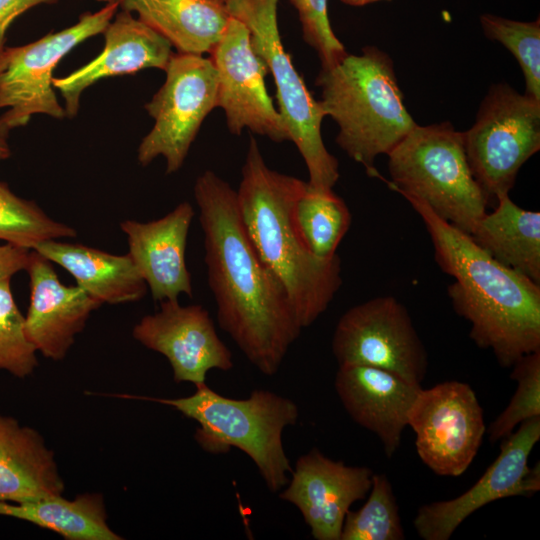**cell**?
Listing matches in <instances>:
<instances>
[{"mask_svg":"<svg viewBox=\"0 0 540 540\" xmlns=\"http://www.w3.org/2000/svg\"><path fill=\"white\" fill-rule=\"evenodd\" d=\"M194 198L218 324L252 365L273 376L303 329L289 296L255 250L236 190L206 170L195 181Z\"/></svg>","mask_w":540,"mask_h":540,"instance_id":"obj_1","label":"cell"},{"mask_svg":"<svg viewBox=\"0 0 540 540\" xmlns=\"http://www.w3.org/2000/svg\"><path fill=\"white\" fill-rule=\"evenodd\" d=\"M403 197L426 226L436 263L454 278L448 296L475 344L491 349L504 368L540 350V284L496 261L424 202Z\"/></svg>","mask_w":540,"mask_h":540,"instance_id":"obj_2","label":"cell"},{"mask_svg":"<svg viewBox=\"0 0 540 540\" xmlns=\"http://www.w3.org/2000/svg\"><path fill=\"white\" fill-rule=\"evenodd\" d=\"M307 182L269 168L250 137L236 190L246 232L259 257L285 288L302 328L328 308L342 284L341 261L316 257L295 221V206Z\"/></svg>","mask_w":540,"mask_h":540,"instance_id":"obj_3","label":"cell"},{"mask_svg":"<svg viewBox=\"0 0 540 540\" xmlns=\"http://www.w3.org/2000/svg\"><path fill=\"white\" fill-rule=\"evenodd\" d=\"M323 111L338 125L336 143L367 174L378 177L375 159L388 155L417 125L407 111L391 58L373 46L347 53L321 69Z\"/></svg>","mask_w":540,"mask_h":540,"instance_id":"obj_4","label":"cell"},{"mask_svg":"<svg viewBox=\"0 0 540 540\" xmlns=\"http://www.w3.org/2000/svg\"><path fill=\"white\" fill-rule=\"evenodd\" d=\"M195 387L192 395L180 398L117 396L173 407L199 424L195 440L204 450L213 454L225 453L231 447L241 450L256 465L271 492L282 490L292 471L282 434L299 418L296 403L263 389L253 390L246 399H234L218 394L206 382Z\"/></svg>","mask_w":540,"mask_h":540,"instance_id":"obj_5","label":"cell"},{"mask_svg":"<svg viewBox=\"0 0 540 540\" xmlns=\"http://www.w3.org/2000/svg\"><path fill=\"white\" fill-rule=\"evenodd\" d=\"M391 180L377 178L401 196L424 202L437 216L471 234L488 199L470 170L463 132L449 122L416 125L388 154Z\"/></svg>","mask_w":540,"mask_h":540,"instance_id":"obj_6","label":"cell"},{"mask_svg":"<svg viewBox=\"0 0 540 540\" xmlns=\"http://www.w3.org/2000/svg\"><path fill=\"white\" fill-rule=\"evenodd\" d=\"M231 16L248 28L252 47L273 77L281 114L289 135L316 189H333L339 179L337 159L327 150L321 135L326 116L320 101L308 90L285 51L278 28V0H228Z\"/></svg>","mask_w":540,"mask_h":540,"instance_id":"obj_7","label":"cell"},{"mask_svg":"<svg viewBox=\"0 0 540 540\" xmlns=\"http://www.w3.org/2000/svg\"><path fill=\"white\" fill-rule=\"evenodd\" d=\"M472 175L488 201L509 194L522 165L540 149V101L493 85L463 132Z\"/></svg>","mask_w":540,"mask_h":540,"instance_id":"obj_8","label":"cell"},{"mask_svg":"<svg viewBox=\"0 0 540 540\" xmlns=\"http://www.w3.org/2000/svg\"><path fill=\"white\" fill-rule=\"evenodd\" d=\"M166 79L145 105L154 126L142 139L138 162L150 164L162 156L166 173L184 164L204 119L218 107V73L212 59L203 55L173 53L164 70Z\"/></svg>","mask_w":540,"mask_h":540,"instance_id":"obj_9","label":"cell"},{"mask_svg":"<svg viewBox=\"0 0 540 540\" xmlns=\"http://www.w3.org/2000/svg\"><path fill=\"white\" fill-rule=\"evenodd\" d=\"M119 4L108 2L95 13L57 33L18 47H6L0 65V117L11 130L26 125L34 114L66 116L53 90V71L60 60L86 39L103 33Z\"/></svg>","mask_w":540,"mask_h":540,"instance_id":"obj_10","label":"cell"},{"mask_svg":"<svg viewBox=\"0 0 540 540\" xmlns=\"http://www.w3.org/2000/svg\"><path fill=\"white\" fill-rule=\"evenodd\" d=\"M339 366H371L421 386L428 355L406 307L391 295L379 296L348 309L332 338Z\"/></svg>","mask_w":540,"mask_h":540,"instance_id":"obj_11","label":"cell"},{"mask_svg":"<svg viewBox=\"0 0 540 540\" xmlns=\"http://www.w3.org/2000/svg\"><path fill=\"white\" fill-rule=\"evenodd\" d=\"M407 426L416 451L435 474L457 477L473 462L486 433L482 407L464 382L446 381L418 392Z\"/></svg>","mask_w":540,"mask_h":540,"instance_id":"obj_12","label":"cell"},{"mask_svg":"<svg viewBox=\"0 0 540 540\" xmlns=\"http://www.w3.org/2000/svg\"><path fill=\"white\" fill-rule=\"evenodd\" d=\"M540 439V416L520 424L502 440L498 457L479 480L463 494L422 505L413 520L424 540H448L459 525L483 506L507 497H530L540 489V465L528 466Z\"/></svg>","mask_w":540,"mask_h":540,"instance_id":"obj_13","label":"cell"},{"mask_svg":"<svg viewBox=\"0 0 540 540\" xmlns=\"http://www.w3.org/2000/svg\"><path fill=\"white\" fill-rule=\"evenodd\" d=\"M210 58L218 73V107L225 113L230 133L240 135L248 128L277 143L290 141L287 126L266 89L267 65L252 47L244 23L231 16Z\"/></svg>","mask_w":540,"mask_h":540,"instance_id":"obj_14","label":"cell"},{"mask_svg":"<svg viewBox=\"0 0 540 540\" xmlns=\"http://www.w3.org/2000/svg\"><path fill=\"white\" fill-rule=\"evenodd\" d=\"M132 336L146 348L166 357L176 383H204L212 369L229 371L233 356L219 338L208 310L183 306L178 299L160 302V310L145 315Z\"/></svg>","mask_w":540,"mask_h":540,"instance_id":"obj_15","label":"cell"},{"mask_svg":"<svg viewBox=\"0 0 540 540\" xmlns=\"http://www.w3.org/2000/svg\"><path fill=\"white\" fill-rule=\"evenodd\" d=\"M373 471L334 461L317 448L301 455L280 499L298 508L316 540H340L345 516L371 489Z\"/></svg>","mask_w":540,"mask_h":540,"instance_id":"obj_16","label":"cell"},{"mask_svg":"<svg viewBox=\"0 0 540 540\" xmlns=\"http://www.w3.org/2000/svg\"><path fill=\"white\" fill-rule=\"evenodd\" d=\"M25 271L30 284L26 335L37 352L54 361L63 360L90 314L102 304L79 286L63 284L52 262L35 250L30 251Z\"/></svg>","mask_w":540,"mask_h":540,"instance_id":"obj_17","label":"cell"},{"mask_svg":"<svg viewBox=\"0 0 540 540\" xmlns=\"http://www.w3.org/2000/svg\"><path fill=\"white\" fill-rule=\"evenodd\" d=\"M194 214L193 206L182 202L157 220L120 223L127 236L128 254L155 301L178 299L182 294L193 295L185 251Z\"/></svg>","mask_w":540,"mask_h":540,"instance_id":"obj_18","label":"cell"},{"mask_svg":"<svg viewBox=\"0 0 540 540\" xmlns=\"http://www.w3.org/2000/svg\"><path fill=\"white\" fill-rule=\"evenodd\" d=\"M105 46L93 60L62 78H53V87L65 101V114L77 115L81 93L97 81L147 68L165 70L172 45L161 34L122 9L105 31Z\"/></svg>","mask_w":540,"mask_h":540,"instance_id":"obj_19","label":"cell"},{"mask_svg":"<svg viewBox=\"0 0 540 540\" xmlns=\"http://www.w3.org/2000/svg\"><path fill=\"white\" fill-rule=\"evenodd\" d=\"M336 393L354 422L380 439L388 458L399 448L408 412L421 386L371 366H339Z\"/></svg>","mask_w":540,"mask_h":540,"instance_id":"obj_20","label":"cell"},{"mask_svg":"<svg viewBox=\"0 0 540 540\" xmlns=\"http://www.w3.org/2000/svg\"><path fill=\"white\" fill-rule=\"evenodd\" d=\"M54 452L35 429L0 414V502L62 495Z\"/></svg>","mask_w":540,"mask_h":540,"instance_id":"obj_21","label":"cell"},{"mask_svg":"<svg viewBox=\"0 0 540 540\" xmlns=\"http://www.w3.org/2000/svg\"><path fill=\"white\" fill-rule=\"evenodd\" d=\"M64 268L76 285L101 304L136 302L147 292V285L133 259L78 243L49 240L35 249Z\"/></svg>","mask_w":540,"mask_h":540,"instance_id":"obj_22","label":"cell"},{"mask_svg":"<svg viewBox=\"0 0 540 540\" xmlns=\"http://www.w3.org/2000/svg\"><path fill=\"white\" fill-rule=\"evenodd\" d=\"M120 6L186 54H210L231 18L220 0H124Z\"/></svg>","mask_w":540,"mask_h":540,"instance_id":"obj_23","label":"cell"},{"mask_svg":"<svg viewBox=\"0 0 540 540\" xmlns=\"http://www.w3.org/2000/svg\"><path fill=\"white\" fill-rule=\"evenodd\" d=\"M496 200L470 237L496 261L540 284V212L519 207L509 194Z\"/></svg>","mask_w":540,"mask_h":540,"instance_id":"obj_24","label":"cell"},{"mask_svg":"<svg viewBox=\"0 0 540 540\" xmlns=\"http://www.w3.org/2000/svg\"><path fill=\"white\" fill-rule=\"evenodd\" d=\"M0 516L30 522L67 540L123 539L109 527L99 493H84L73 500L55 495L20 503L0 502Z\"/></svg>","mask_w":540,"mask_h":540,"instance_id":"obj_25","label":"cell"},{"mask_svg":"<svg viewBox=\"0 0 540 540\" xmlns=\"http://www.w3.org/2000/svg\"><path fill=\"white\" fill-rule=\"evenodd\" d=\"M298 230L309 248L318 258L331 259L348 232L352 216L344 200L333 189L307 186L295 206Z\"/></svg>","mask_w":540,"mask_h":540,"instance_id":"obj_26","label":"cell"},{"mask_svg":"<svg viewBox=\"0 0 540 540\" xmlns=\"http://www.w3.org/2000/svg\"><path fill=\"white\" fill-rule=\"evenodd\" d=\"M76 236L73 227L52 219L37 203L17 196L0 182V240L34 250L43 242Z\"/></svg>","mask_w":540,"mask_h":540,"instance_id":"obj_27","label":"cell"},{"mask_svg":"<svg viewBox=\"0 0 540 540\" xmlns=\"http://www.w3.org/2000/svg\"><path fill=\"white\" fill-rule=\"evenodd\" d=\"M366 503L348 511L340 540H403L404 529L391 482L386 474H373Z\"/></svg>","mask_w":540,"mask_h":540,"instance_id":"obj_28","label":"cell"},{"mask_svg":"<svg viewBox=\"0 0 540 540\" xmlns=\"http://www.w3.org/2000/svg\"><path fill=\"white\" fill-rule=\"evenodd\" d=\"M480 24L487 38L498 41L516 58L525 79V93L540 101V20L517 21L482 14Z\"/></svg>","mask_w":540,"mask_h":540,"instance_id":"obj_29","label":"cell"},{"mask_svg":"<svg viewBox=\"0 0 540 540\" xmlns=\"http://www.w3.org/2000/svg\"><path fill=\"white\" fill-rule=\"evenodd\" d=\"M511 367L510 377L517 382V389L489 426L493 443L508 437L522 422L540 416V350L522 356Z\"/></svg>","mask_w":540,"mask_h":540,"instance_id":"obj_30","label":"cell"},{"mask_svg":"<svg viewBox=\"0 0 540 540\" xmlns=\"http://www.w3.org/2000/svg\"><path fill=\"white\" fill-rule=\"evenodd\" d=\"M11 279L0 282V370L25 378L38 366L37 350L25 332V318L17 307Z\"/></svg>","mask_w":540,"mask_h":540,"instance_id":"obj_31","label":"cell"},{"mask_svg":"<svg viewBox=\"0 0 540 540\" xmlns=\"http://www.w3.org/2000/svg\"><path fill=\"white\" fill-rule=\"evenodd\" d=\"M297 10L302 36L318 54L321 69L332 67L348 52L332 30L328 0H289Z\"/></svg>","mask_w":540,"mask_h":540,"instance_id":"obj_32","label":"cell"},{"mask_svg":"<svg viewBox=\"0 0 540 540\" xmlns=\"http://www.w3.org/2000/svg\"><path fill=\"white\" fill-rule=\"evenodd\" d=\"M56 0H0V65L5 46L6 31L11 23L30 8L42 3H53ZM110 2L111 0H98Z\"/></svg>","mask_w":540,"mask_h":540,"instance_id":"obj_33","label":"cell"},{"mask_svg":"<svg viewBox=\"0 0 540 540\" xmlns=\"http://www.w3.org/2000/svg\"><path fill=\"white\" fill-rule=\"evenodd\" d=\"M30 251L10 244L0 245V282L26 269Z\"/></svg>","mask_w":540,"mask_h":540,"instance_id":"obj_34","label":"cell"},{"mask_svg":"<svg viewBox=\"0 0 540 540\" xmlns=\"http://www.w3.org/2000/svg\"><path fill=\"white\" fill-rule=\"evenodd\" d=\"M9 131L10 129L0 118V161L10 156V148L7 141Z\"/></svg>","mask_w":540,"mask_h":540,"instance_id":"obj_35","label":"cell"},{"mask_svg":"<svg viewBox=\"0 0 540 540\" xmlns=\"http://www.w3.org/2000/svg\"><path fill=\"white\" fill-rule=\"evenodd\" d=\"M341 1L350 6H364V5L379 2V1H391V0H341Z\"/></svg>","mask_w":540,"mask_h":540,"instance_id":"obj_36","label":"cell"},{"mask_svg":"<svg viewBox=\"0 0 540 540\" xmlns=\"http://www.w3.org/2000/svg\"><path fill=\"white\" fill-rule=\"evenodd\" d=\"M111 1L118 3L119 6H120V4H121L124 0H111Z\"/></svg>","mask_w":540,"mask_h":540,"instance_id":"obj_37","label":"cell"},{"mask_svg":"<svg viewBox=\"0 0 540 540\" xmlns=\"http://www.w3.org/2000/svg\"><path fill=\"white\" fill-rule=\"evenodd\" d=\"M220 1H222V2L226 3V2L228 1V0H220Z\"/></svg>","mask_w":540,"mask_h":540,"instance_id":"obj_38","label":"cell"}]
</instances>
